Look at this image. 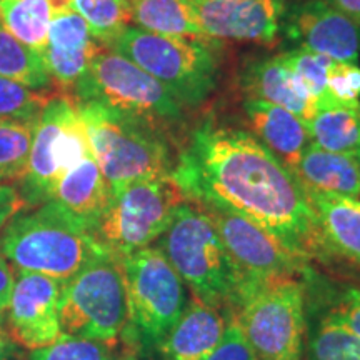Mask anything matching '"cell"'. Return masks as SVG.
<instances>
[{
    "instance_id": "cell-1",
    "label": "cell",
    "mask_w": 360,
    "mask_h": 360,
    "mask_svg": "<svg viewBox=\"0 0 360 360\" xmlns=\"http://www.w3.org/2000/svg\"><path fill=\"white\" fill-rule=\"evenodd\" d=\"M172 177L187 200L252 220L305 260L323 252L302 184L245 129L212 119L202 122Z\"/></svg>"
},
{
    "instance_id": "cell-2",
    "label": "cell",
    "mask_w": 360,
    "mask_h": 360,
    "mask_svg": "<svg viewBox=\"0 0 360 360\" xmlns=\"http://www.w3.org/2000/svg\"><path fill=\"white\" fill-rule=\"evenodd\" d=\"M98 252L92 232L53 200L20 210L0 232V257L15 272L40 274L60 283Z\"/></svg>"
},
{
    "instance_id": "cell-3",
    "label": "cell",
    "mask_w": 360,
    "mask_h": 360,
    "mask_svg": "<svg viewBox=\"0 0 360 360\" xmlns=\"http://www.w3.org/2000/svg\"><path fill=\"white\" fill-rule=\"evenodd\" d=\"M155 245L162 250L192 297L220 310L237 309L244 278L225 249L217 227L195 202L186 200Z\"/></svg>"
},
{
    "instance_id": "cell-4",
    "label": "cell",
    "mask_w": 360,
    "mask_h": 360,
    "mask_svg": "<svg viewBox=\"0 0 360 360\" xmlns=\"http://www.w3.org/2000/svg\"><path fill=\"white\" fill-rule=\"evenodd\" d=\"M75 102L112 195L139 180L172 174L175 164L164 127L101 103Z\"/></svg>"
},
{
    "instance_id": "cell-5",
    "label": "cell",
    "mask_w": 360,
    "mask_h": 360,
    "mask_svg": "<svg viewBox=\"0 0 360 360\" xmlns=\"http://www.w3.org/2000/svg\"><path fill=\"white\" fill-rule=\"evenodd\" d=\"M109 49L159 80L175 101L199 107L217 89L222 47L209 37H172L127 27Z\"/></svg>"
},
{
    "instance_id": "cell-6",
    "label": "cell",
    "mask_w": 360,
    "mask_h": 360,
    "mask_svg": "<svg viewBox=\"0 0 360 360\" xmlns=\"http://www.w3.org/2000/svg\"><path fill=\"white\" fill-rule=\"evenodd\" d=\"M127 294L124 337L143 354L157 347L188 302L187 287L155 244L120 259Z\"/></svg>"
},
{
    "instance_id": "cell-7",
    "label": "cell",
    "mask_w": 360,
    "mask_h": 360,
    "mask_svg": "<svg viewBox=\"0 0 360 360\" xmlns=\"http://www.w3.org/2000/svg\"><path fill=\"white\" fill-rule=\"evenodd\" d=\"M58 317L62 334L115 345L127 326L120 260L102 250L62 282Z\"/></svg>"
},
{
    "instance_id": "cell-8",
    "label": "cell",
    "mask_w": 360,
    "mask_h": 360,
    "mask_svg": "<svg viewBox=\"0 0 360 360\" xmlns=\"http://www.w3.org/2000/svg\"><path fill=\"white\" fill-rule=\"evenodd\" d=\"M186 200L172 174L130 184L112 195L94 225V240L119 260L127 257L154 245Z\"/></svg>"
},
{
    "instance_id": "cell-9",
    "label": "cell",
    "mask_w": 360,
    "mask_h": 360,
    "mask_svg": "<svg viewBox=\"0 0 360 360\" xmlns=\"http://www.w3.org/2000/svg\"><path fill=\"white\" fill-rule=\"evenodd\" d=\"M236 321L257 360H302L307 332L305 290L299 277L276 278L247 289Z\"/></svg>"
},
{
    "instance_id": "cell-10",
    "label": "cell",
    "mask_w": 360,
    "mask_h": 360,
    "mask_svg": "<svg viewBox=\"0 0 360 360\" xmlns=\"http://www.w3.org/2000/svg\"><path fill=\"white\" fill-rule=\"evenodd\" d=\"M89 154V132L75 98L49 97L35 125L25 170L17 180L27 207L51 200L58 180Z\"/></svg>"
},
{
    "instance_id": "cell-11",
    "label": "cell",
    "mask_w": 360,
    "mask_h": 360,
    "mask_svg": "<svg viewBox=\"0 0 360 360\" xmlns=\"http://www.w3.org/2000/svg\"><path fill=\"white\" fill-rule=\"evenodd\" d=\"M79 102H96L169 129L184 119V107L159 80L112 49L103 47L74 90Z\"/></svg>"
},
{
    "instance_id": "cell-12",
    "label": "cell",
    "mask_w": 360,
    "mask_h": 360,
    "mask_svg": "<svg viewBox=\"0 0 360 360\" xmlns=\"http://www.w3.org/2000/svg\"><path fill=\"white\" fill-rule=\"evenodd\" d=\"M197 205L214 220L225 249L244 278V292L257 283L299 277L305 270V259L260 225L232 210L205 204Z\"/></svg>"
},
{
    "instance_id": "cell-13",
    "label": "cell",
    "mask_w": 360,
    "mask_h": 360,
    "mask_svg": "<svg viewBox=\"0 0 360 360\" xmlns=\"http://www.w3.org/2000/svg\"><path fill=\"white\" fill-rule=\"evenodd\" d=\"M204 37L274 45L282 30L285 0H186Z\"/></svg>"
},
{
    "instance_id": "cell-14",
    "label": "cell",
    "mask_w": 360,
    "mask_h": 360,
    "mask_svg": "<svg viewBox=\"0 0 360 360\" xmlns=\"http://www.w3.org/2000/svg\"><path fill=\"white\" fill-rule=\"evenodd\" d=\"M281 32L289 49H307L345 64L359 60L360 27L326 0H297L287 6Z\"/></svg>"
},
{
    "instance_id": "cell-15",
    "label": "cell",
    "mask_w": 360,
    "mask_h": 360,
    "mask_svg": "<svg viewBox=\"0 0 360 360\" xmlns=\"http://www.w3.org/2000/svg\"><path fill=\"white\" fill-rule=\"evenodd\" d=\"M60 282L32 272H17L4 319L7 334L20 349L37 350L60 339Z\"/></svg>"
},
{
    "instance_id": "cell-16",
    "label": "cell",
    "mask_w": 360,
    "mask_h": 360,
    "mask_svg": "<svg viewBox=\"0 0 360 360\" xmlns=\"http://www.w3.org/2000/svg\"><path fill=\"white\" fill-rule=\"evenodd\" d=\"M102 49L103 45L90 32L87 22L65 4L53 13L47 45L39 57L52 85L72 92Z\"/></svg>"
},
{
    "instance_id": "cell-17",
    "label": "cell",
    "mask_w": 360,
    "mask_h": 360,
    "mask_svg": "<svg viewBox=\"0 0 360 360\" xmlns=\"http://www.w3.org/2000/svg\"><path fill=\"white\" fill-rule=\"evenodd\" d=\"M237 84L245 98L276 103L307 125L317 112L315 101L292 70L283 52L247 58L238 69Z\"/></svg>"
},
{
    "instance_id": "cell-18",
    "label": "cell",
    "mask_w": 360,
    "mask_h": 360,
    "mask_svg": "<svg viewBox=\"0 0 360 360\" xmlns=\"http://www.w3.org/2000/svg\"><path fill=\"white\" fill-rule=\"evenodd\" d=\"M240 105L247 132L262 142L287 169L295 172L304 150L312 143L309 125L290 110L259 98H244Z\"/></svg>"
},
{
    "instance_id": "cell-19",
    "label": "cell",
    "mask_w": 360,
    "mask_h": 360,
    "mask_svg": "<svg viewBox=\"0 0 360 360\" xmlns=\"http://www.w3.org/2000/svg\"><path fill=\"white\" fill-rule=\"evenodd\" d=\"M227 323L222 310L192 297L155 354L160 360H204L222 340Z\"/></svg>"
},
{
    "instance_id": "cell-20",
    "label": "cell",
    "mask_w": 360,
    "mask_h": 360,
    "mask_svg": "<svg viewBox=\"0 0 360 360\" xmlns=\"http://www.w3.org/2000/svg\"><path fill=\"white\" fill-rule=\"evenodd\" d=\"M323 252L360 267V199L307 192Z\"/></svg>"
},
{
    "instance_id": "cell-21",
    "label": "cell",
    "mask_w": 360,
    "mask_h": 360,
    "mask_svg": "<svg viewBox=\"0 0 360 360\" xmlns=\"http://www.w3.org/2000/svg\"><path fill=\"white\" fill-rule=\"evenodd\" d=\"M112 199L109 182L103 177L94 154L85 155L53 188L52 199L92 232Z\"/></svg>"
},
{
    "instance_id": "cell-22",
    "label": "cell",
    "mask_w": 360,
    "mask_h": 360,
    "mask_svg": "<svg viewBox=\"0 0 360 360\" xmlns=\"http://www.w3.org/2000/svg\"><path fill=\"white\" fill-rule=\"evenodd\" d=\"M294 174L305 192L360 199V165L354 155L328 152L310 143Z\"/></svg>"
},
{
    "instance_id": "cell-23",
    "label": "cell",
    "mask_w": 360,
    "mask_h": 360,
    "mask_svg": "<svg viewBox=\"0 0 360 360\" xmlns=\"http://www.w3.org/2000/svg\"><path fill=\"white\" fill-rule=\"evenodd\" d=\"M314 146L337 154H360V102H334L315 112L309 124Z\"/></svg>"
},
{
    "instance_id": "cell-24",
    "label": "cell",
    "mask_w": 360,
    "mask_h": 360,
    "mask_svg": "<svg viewBox=\"0 0 360 360\" xmlns=\"http://www.w3.org/2000/svg\"><path fill=\"white\" fill-rule=\"evenodd\" d=\"M67 0H0V20L22 45L37 56L47 45L53 13Z\"/></svg>"
},
{
    "instance_id": "cell-25",
    "label": "cell",
    "mask_w": 360,
    "mask_h": 360,
    "mask_svg": "<svg viewBox=\"0 0 360 360\" xmlns=\"http://www.w3.org/2000/svg\"><path fill=\"white\" fill-rule=\"evenodd\" d=\"M130 24L146 32L172 37H204L186 0H129Z\"/></svg>"
},
{
    "instance_id": "cell-26",
    "label": "cell",
    "mask_w": 360,
    "mask_h": 360,
    "mask_svg": "<svg viewBox=\"0 0 360 360\" xmlns=\"http://www.w3.org/2000/svg\"><path fill=\"white\" fill-rule=\"evenodd\" d=\"M0 75L35 90H44L52 85L40 57L13 39V35L4 27L2 20H0Z\"/></svg>"
},
{
    "instance_id": "cell-27",
    "label": "cell",
    "mask_w": 360,
    "mask_h": 360,
    "mask_svg": "<svg viewBox=\"0 0 360 360\" xmlns=\"http://www.w3.org/2000/svg\"><path fill=\"white\" fill-rule=\"evenodd\" d=\"M69 7L87 22L94 37L107 49L130 27L129 0H69Z\"/></svg>"
},
{
    "instance_id": "cell-28",
    "label": "cell",
    "mask_w": 360,
    "mask_h": 360,
    "mask_svg": "<svg viewBox=\"0 0 360 360\" xmlns=\"http://www.w3.org/2000/svg\"><path fill=\"white\" fill-rule=\"evenodd\" d=\"M309 360H360V339L323 314L307 340Z\"/></svg>"
},
{
    "instance_id": "cell-29",
    "label": "cell",
    "mask_w": 360,
    "mask_h": 360,
    "mask_svg": "<svg viewBox=\"0 0 360 360\" xmlns=\"http://www.w3.org/2000/svg\"><path fill=\"white\" fill-rule=\"evenodd\" d=\"M35 122H0V175L19 180L24 174L34 141Z\"/></svg>"
},
{
    "instance_id": "cell-30",
    "label": "cell",
    "mask_w": 360,
    "mask_h": 360,
    "mask_svg": "<svg viewBox=\"0 0 360 360\" xmlns=\"http://www.w3.org/2000/svg\"><path fill=\"white\" fill-rule=\"evenodd\" d=\"M283 53H285L287 62H289L292 70L295 72L297 77L302 80L305 89L312 96L317 110L337 102L332 98L327 89V70L332 62H334L332 58L299 47L285 49Z\"/></svg>"
},
{
    "instance_id": "cell-31",
    "label": "cell",
    "mask_w": 360,
    "mask_h": 360,
    "mask_svg": "<svg viewBox=\"0 0 360 360\" xmlns=\"http://www.w3.org/2000/svg\"><path fill=\"white\" fill-rule=\"evenodd\" d=\"M49 96L0 75V122H35Z\"/></svg>"
},
{
    "instance_id": "cell-32",
    "label": "cell",
    "mask_w": 360,
    "mask_h": 360,
    "mask_svg": "<svg viewBox=\"0 0 360 360\" xmlns=\"http://www.w3.org/2000/svg\"><path fill=\"white\" fill-rule=\"evenodd\" d=\"M114 347L105 342L62 334L47 347L32 350L29 360H117L120 355L115 354Z\"/></svg>"
},
{
    "instance_id": "cell-33",
    "label": "cell",
    "mask_w": 360,
    "mask_h": 360,
    "mask_svg": "<svg viewBox=\"0 0 360 360\" xmlns=\"http://www.w3.org/2000/svg\"><path fill=\"white\" fill-rule=\"evenodd\" d=\"M204 360H257L233 315L227 323L222 340Z\"/></svg>"
},
{
    "instance_id": "cell-34",
    "label": "cell",
    "mask_w": 360,
    "mask_h": 360,
    "mask_svg": "<svg viewBox=\"0 0 360 360\" xmlns=\"http://www.w3.org/2000/svg\"><path fill=\"white\" fill-rule=\"evenodd\" d=\"M326 315L360 339V289L347 287L339 292Z\"/></svg>"
},
{
    "instance_id": "cell-35",
    "label": "cell",
    "mask_w": 360,
    "mask_h": 360,
    "mask_svg": "<svg viewBox=\"0 0 360 360\" xmlns=\"http://www.w3.org/2000/svg\"><path fill=\"white\" fill-rule=\"evenodd\" d=\"M24 209H29V207L22 199L19 187L6 182L0 184V232L13 215H17Z\"/></svg>"
},
{
    "instance_id": "cell-36",
    "label": "cell",
    "mask_w": 360,
    "mask_h": 360,
    "mask_svg": "<svg viewBox=\"0 0 360 360\" xmlns=\"http://www.w3.org/2000/svg\"><path fill=\"white\" fill-rule=\"evenodd\" d=\"M13 278L15 277H13L12 267L0 257V323H4V319H6L8 300H11L13 287Z\"/></svg>"
},
{
    "instance_id": "cell-37",
    "label": "cell",
    "mask_w": 360,
    "mask_h": 360,
    "mask_svg": "<svg viewBox=\"0 0 360 360\" xmlns=\"http://www.w3.org/2000/svg\"><path fill=\"white\" fill-rule=\"evenodd\" d=\"M20 357V347L7 334L6 326L0 323V360H12Z\"/></svg>"
},
{
    "instance_id": "cell-38",
    "label": "cell",
    "mask_w": 360,
    "mask_h": 360,
    "mask_svg": "<svg viewBox=\"0 0 360 360\" xmlns=\"http://www.w3.org/2000/svg\"><path fill=\"white\" fill-rule=\"evenodd\" d=\"M326 2L360 27V0H326Z\"/></svg>"
},
{
    "instance_id": "cell-39",
    "label": "cell",
    "mask_w": 360,
    "mask_h": 360,
    "mask_svg": "<svg viewBox=\"0 0 360 360\" xmlns=\"http://www.w3.org/2000/svg\"><path fill=\"white\" fill-rule=\"evenodd\" d=\"M345 75H347L349 85L355 94V97H360V67L357 64H345Z\"/></svg>"
},
{
    "instance_id": "cell-40",
    "label": "cell",
    "mask_w": 360,
    "mask_h": 360,
    "mask_svg": "<svg viewBox=\"0 0 360 360\" xmlns=\"http://www.w3.org/2000/svg\"><path fill=\"white\" fill-rule=\"evenodd\" d=\"M117 360H142V359L139 357L137 352H127V354L120 355V357L117 359Z\"/></svg>"
},
{
    "instance_id": "cell-41",
    "label": "cell",
    "mask_w": 360,
    "mask_h": 360,
    "mask_svg": "<svg viewBox=\"0 0 360 360\" xmlns=\"http://www.w3.org/2000/svg\"><path fill=\"white\" fill-rule=\"evenodd\" d=\"M2 182H6V180H4L2 175H0V184H2Z\"/></svg>"
},
{
    "instance_id": "cell-42",
    "label": "cell",
    "mask_w": 360,
    "mask_h": 360,
    "mask_svg": "<svg viewBox=\"0 0 360 360\" xmlns=\"http://www.w3.org/2000/svg\"><path fill=\"white\" fill-rule=\"evenodd\" d=\"M357 160H359V165H360V154L357 155Z\"/></svg>"
},
{
    "instance_id": "cell-43",
    "label": "cell",
    "mask_w": 360,
    "mask_h": 360,
    "mask_svg": "<svg viewBox=\"0 0 360 360\" xmlns=\"http://www.w3.org/2000/svg\"><path fill=\"white\" fill-rule=\"evenodd\" d=\"M67 2H69V0H67Z\"/></svg>"
}]
</instances>
